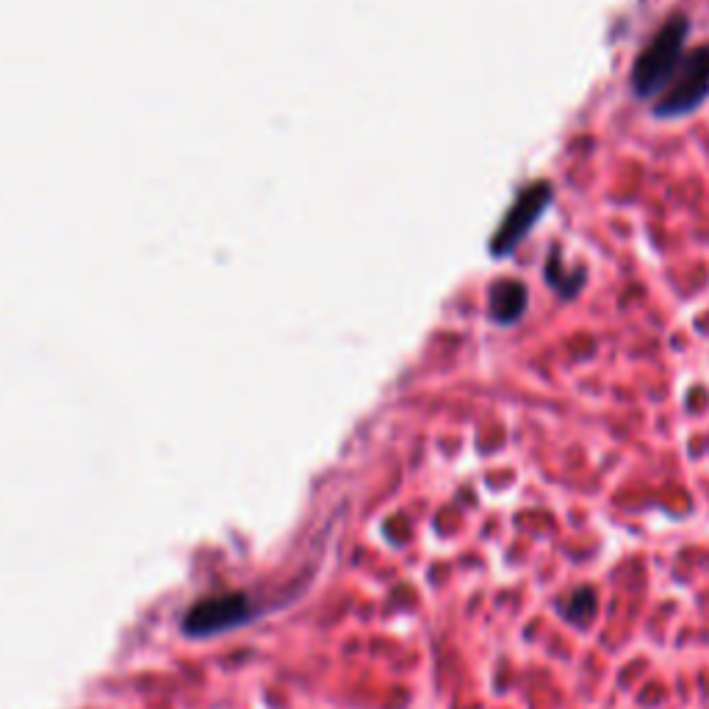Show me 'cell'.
Instances as JSON below:
<instances>
[{
	"label": "cell",
	"mask_w": 709,
	"mask_h": 709,
	"mask_svg": "<svg viewBox=\"0 0 709 709\" xmlns=\"http://www.w3.org/2000/svg\"><path fill=\"white\" fill-rule=\"evenodd\" d=\"M687 31H690V20L685 14H673L671 20L654 34L649 45L640 50L635 67H632V89L640 100H649L671 84L676 70L682 67Z\"/></svg>",
	"instance_id": "cell-1"
},
{
	"label": "cell",
	"mask_w": 709,
	"mask_h": 709,
	"mask_svg": "<svg viewBox=\"0 0 709 709\" xmlns=\"http://www.w3.org/2000/svg\"><path fill=\"white\" fill-rule=\"evenodd\" d=\"M709 95V45L696 48L687 61H682L679 73L673 78L660 103L654 106V117L660 120H679L687 117L707 100Z\"/></svg>",
	"instance_id": "cell-2"
},
{
	"label": "cell",
	"mask_w": 709,
	"mask_h": 709,
	"mask_svg": "<svg viewBox=\"0 0 709 709\" xmlns=\"http://www.w3.org/2000/svg\"><path fill=\"white\" fill-rule=\"evenodd\" d=\"M554 192L549 183H532L527 189H521V194L516 197V203L510 205L505 222L499 225L496 236L491 241L493 258H505L516 250L521 241L527 239V233L538 222H541L543 211L552 205Z\"/></svg>",
	"instance_id": "cell-3"
},
{
	"label": "cell",
	"mask_w": 709,
	"mask_h": 709,
	"mask_svg": "<svg viewBox=\"0 0 709 709\" xmlns=\"http://www.w3.org/2000/svg\"><path fill=\"white\" fill-rule=\"evenodd\" d=\"M253 615V607L247 596L241 593H225V596H211L194 604L183 618V629L192 637L222 635L233 626L244 624Z\"/></svg>",
	"instance_id": "cell-4"
},
{
	"label": "cell",
	"mask_w": 709,
	"mask_h": 709,
	"mask_svg": "<svg viewBox=\"0 0 709 709\" xmlns=\"http://www.w3.org/2000/svg\"><path fill=\"white\" fill-rule=\"evenodd\" d=\"M529 294L524 283L518 280H502L491 289V316L496 325H516L527 313Z\"/></svg>",
	"instance_id": "cell-5"
},
{
	"label": "cell",
	"mask_w": 709,
	"mask_h": 709,
	"mask_svg": "<svg viewBox=\"0 0 709 709\" xmlns=\"http://www.w3.org/2000/svg\"><path fill=\"white\" fill-rule=\"evenodd\" d=\"M557 613L563 615L568 624L574 626H590V621L599 613V596L593 588H577L571 590L560 604H557Z\"/></svg>",
	"instance_id": "cell-6"
},
{
	"label": "cell",
	"mask_w": 709,
	"mask_h": 709,
	"mask_svg": "<svg viewBox=\"0 0 709 709\" xmlns=\"http://www.w3.org/2000/svg\"><path fill=\"white\" fill-rule=\"evenodd\" d=\"M546 283L552 286L560 297H574L582 289V272H568L563 266V255L552 250L549 261H546Z\"/></svg>",
	"instance_id": "cell-7"
}]
</instances>
